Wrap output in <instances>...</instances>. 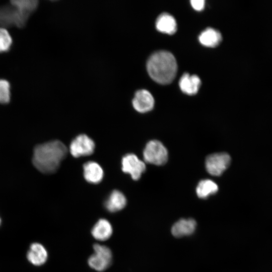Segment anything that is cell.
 <instances>
[{
    "mask_svg": "<svg viewBox=\"0 0 272 272\" xmlns=\"http://www.w3.org/2000/svg\"><path fill=\"white\" fill-rule=\"evenodd\" d=\"M132 103L136 111L140 113H146L153 108L154 99L150 92L142 89L135 92Z\"/></svg>",
    "mask_w": 272,
    "mask_h": 272,
    "instance_id": "cell-9",
    "label": "cell"
},
{
    "mask_svg": "<svg viewBox=\"0 0 272 272\" xmlns=\"http://www.w3.org/2000/svg\"><path fill=\"white\" fill-rule=\"evenodd\" d=\"M126 204V199L125 195L121 191L114 190L105 201L104 206L108 211L114 213L123 209Z\"/></svg>",
    "mask_w": 272,
    "mask_h": 272,
    "instance_id": "cell-13",
    "label": "cell"
},
{
    "mask_svg": "<svg viewBox=\"0 0 272 272\" xmlns=\"http://www.w3.org/2000/svg\"><path fill=\"white\" fill-rule=\"evenodd\" d=\"M168 151L163 144L159 141L152 140L146 145L143 151L145 161L155 165H162L168 160Z\"/></svg>",
    "mask_w": 272,
    "mask_h": 272,
    "instance_id": "cell-4",
    "label": "cell"
},
{
    "mask_svg": "<svg viewBox=\"0 0 272 272\" xmlns=\"http://www.w3.org/2000/svg\"><path fill=\"white\" fill-rule=\"evenodd\" d=\"M218 190V185L210 179L201 180L196 188L197 195L201 198H206L210 195L216 193Z\"/></svg>",
    "mask_w": 272,
    "mask_h": 272,
    "instance_id": "cell-18",
    "label": "cell"
},
{
    "mask_svg": "<svg viewBox=\"0 0 272 272\" xmlns=\"http://www.w3.org/2000/svg\"><path fill=\"white\" fill-rule=\"evenodd\" d=\"M198 39L203 45L215 47L220 43L222 37L221 34L218 30L212 28H208L200 33Z\"/></svg>",
    "mask_w": 272,
    "mask_h": 272,
    "instance_id": "cell-17",
    "label": "cell"
},
{
    "mask_svg": "<svg viewBox=\"0 0 272 272\" xmlns=\"http://www.w3.org/2000/svg\"><path fill=\"white\" fill-rule=\"evenodd\" d=\"M83 174L85 180L93 184L100 182L104 176L102 168L94 161H88L84 164Z\"/></svg>",
    "mask_w": 272,
    "mask_h": 272,
    "instance_id": "cell-11",
    "label": "cell"
},
{
    "mask_svg": "<svg viewBox=\"0 0 272 272\" xmlns=\"http://www.w3.org/2000/svg\"><path fill=\"white\" fill-rule=\"evenodd\" d=\"M230 162L231 157L226 153L212 154L206 159V168L210 174L218 176L228 168Z\"/></svg>",
    "mask_w": 272,
    "mask_h": 272,
    "instance_id": "cell-6",
    "label": "cell"
},
{
    "mask_svg": "<svg viewBox=\"0 0 272 272\" xmlns=\"http://www.w3.org/2000/svg\"><path fill=\"white\" fill-rule=\"evenodd\" d=\"M29 16L11 4L0 7V25L4 28L12 26L22 28Z\"/></svg>",
    "mask_w": 272,
    "mask_h": 272,
    "instance_id": "cell-3",
    "label": "cell"
},
{
    "mask_svg": "<svg viewBox=\"0 0 272 272\" xmlns=\"http://www.w3.org/2000/svg\"><path fill=\"white\" fill-rule=\"evenodd\" d=\"M191 5L193 8L197 11L202 10L205 6V1L203 0H192L190 1Z\"/></svg>",
    "mask_w": 272,
    "mask_h": 272,
    "instance_id": "cell-22",
    "label": "cell"
},
{
    "mask_svg": "<svg viewBox=\"0 0 272 272\" xmlns=\"http://www.w3.org/2000/svg\"><path fill=\"white\" fill-rule=\"evenodd\" d=\"M95 147L94 142L90 137L81 134L76 137L71 143L70 152L73 157L78 158L92 154Z\"/></svg>",
    "mask_w": 272,
    "mask_h": 272,
    "instance_id": "cell-7",
    "label": "cell"
},
{
    "mask_svg": "<svg viewBox=\"0 0 272 272\" xmlns=\"http://www.w3.org/2000/svg\"><path fill=\"white\" fill-rule=\"evenodd\" d=\"M27 257L31 263L38 266L46 262L48 255L46 250L43 245L38 243H34L30 246Z\"/></svg>",
    "mask_w": 272,
    "mask_h": 272,
    "instance_id": "cell-14",
    "label": "cell"
},
{
    "mask_svg": "<svg viewBox=\"0 0 272 272\" xmlns=\"http://www.w3.org/2000/svg\"><path fill=\"white\" fill-rule=\"evenodd\" d=\"M10 85L5 80L0 79V103L6 104L10 100Z\"/></svg>",
    "mask_w": 272,
    "mask_h": 272,
    "instance_id": "cell-21",
    "label": "cell"
},
{
    "mask_svg": "<svg viewBox=\"0 0 272 272\" xmlns=\"http://www.w3.org/2000/svg\"><path fill=\"white\" fill-rule=\"evenodd\" d=\"M121 164L123 172L129 174L134 180L139 179L146 170L144 162L132 153L127 154L122 157Z\"/></svg>",
    "mask_w": 272,
    "mask_h": 272,
    "instance_id": "cell-8",
    "label": "cell"
},
{
    "mask_svg": "<svg viewBox=\"0 0 272 272\" xmlns=\"http://www.w3.org/2000/svg\"><path fill=\"white\" fill-rule=\"evenodd\" d=\"M113 232L112 226L106 219H100L93 226L91 233L95 239L104 241L109 239Z\"/></svg>",
    "mask_w": 272,
    "mask_h": 272,
    "instance_id": "cell-16",
    "label": "cell"
},
{
    "mask_svg": "<svg viewBox=\"0 0 272 272\" xmlns=\"http://www.w3.org/2000/svg\"><path fill=\"white\" fill-rule=\"evenodd\" d=\"M93 248L94 252L89 257L88 264L97 271H104L112 262V252L107 246L99 244H94Z\"/></svg>",
    "mask_w": 272,
    "mask_h": 272,
    "instance_id": "cell-5",
    "label": "cell"
},
{
    "mask_svg": "<svg viewBox=\"0 0 272 272\" xmlns=\"http://www.w3.org/2000/svg\"><path fill=\"white\" fill-rule=\"evenodd\" d=\"M12 44V39L9 32L0 27V52L8 51Z\"/></svg>",
    "mask_w": 272,
    "mask_h": 272,
    "instance_id": "cell-20",
    "label": "cell"
},
{
    "mask_svg": "<svg viewBox=\"0 0 272 272\" xmlns=\"http://www.w3.org/2000/svg\"><path fill=\"white\" fill-rule=\"evenodd\" d=\"M156 27L161 32L173 34L177 30V24L172 16L168 13H164L157 18L156 22Z\"/></svg>",
    "mask_w": 272,
    "mask_h": 272,
    "instance_id": "cell-15",
    "label": "cell"
},
{
    "mask_svg": "<svg viewBox=\"0 0 272 272\" xmlns=\"http://www.w3.org/2000/svg\"><path fill=\"white\" fill-rule=\"evenodd\" d=\"M11 4L30 15L36 9L38 2L36 0H16L11 1Z\"/></svg>",
    "mask_w": 272,
    "mask_h": 272,
    "instance_id": "cell-19",
    "label": "cell"
},
{
    "mask_svg": "<svg viewBox=\"0 0 272 272\" xmlns=\"http://www.w3.org/2000/svg\"><path fill=\"white\" fill-rule=\"evenodd\" d=\"M150 77L160 84H168L175 78L177 64L174 55L169 51L160 50L153 53L147 62Z\"/></svg>",
    "mask_w": 272,
    "mask_h": 272,
    "instance_id": "cell-2",
    "label": "cell"
},
{
    "mask_svg": "<svg viewBox=\"0 0 272 272\" xmlns=\"http://www.w3.org/2000/svg\"><path fill=\"white\" fill-rule=\"evenodd\" d=\"M1 218H0V225H1Z\"/></svg>",
    "mask_w": 272,
    "mask_h": 272,
    "instance_id": "cell-23",
    "label": "cell"
},
{
    "mask_svg": "<svg viewBox=\"0 0 272 272\" xmlns=\"http://www.w3.org/2000/svg\"><path fill=\"white\" fill-rule=\"evenodd\" d=\"M196 221L192 218L181 219L175 222L172 226L171 231L176 237L188 236L195 230Z\"/></svg>",
    "mask_w": 272,
    "mask_h": 272,
    "instance_id": "cell-10",
    "label": "cell"
},
{
    "mask_svg": "<svg viewBox=\"0 0 272 272\" xmlns=\"http://www.w3.org/2000/svg\"><path fill=\"white\" fill-rule=\"evenodd\" d=\"M179 85L181 90L184 93L193 95L197 93L201 85L199 78L195 75L184 73L181 77Z\"/></svg>",
    "mask_w": 272,
    "mask_h": 272,
    "instance_id": "cell-12",
    "label": "cell"
},
{
    "mask_svg": "<svg viewBox=\"0 0 272 272\" xmlns=\"http://www.w3.org/2000/svg\"><path fill=\"white\" fill-rule=\"evenodd\" d=\"M67 153L66 147L59 141L45 143L34 148L33 164L37 170L43 173H53L57 170Z\"/></svg>",
    "mask_w": 272,
    "mask_h": 272,
    "instance_id": "cell-1",
    "label": "cell"
}]
</instances>
